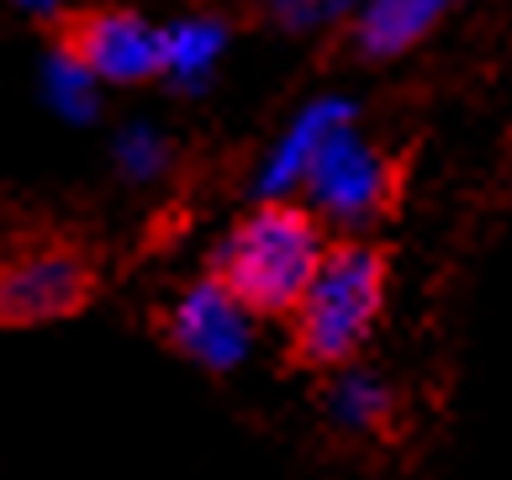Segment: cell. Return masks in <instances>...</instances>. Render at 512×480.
Masks as SVG:
<instances>
[{"mask_svg": "<svg viewBox=\"0 0 512 480\" xmlns=\"http://www.w3.org/2000/svg\"><path fill=\"white\" fill-rule=\"evenodd\" d=\"M391 264V243H370L354 233L328 238L307 296L286 317V354H280L286 375H333L365 354L391 296Z\"/></svg>", "mask_w": 512, "mask_h": 480, "instance_id": "cell-1", "label": "cell"}, {"mask_svg": "<svg viewBox=\"0 0 512 480\" xmlns=\"http://www.w3.org/2000/svg\"><path fill=\"white\" fill-rule=\"evenodd\" d=\"M322 248H328V227L317 211L270 196L233 222V233L206 264V280L249 322H286L307 296Z\"/></svg>", "mask_w": 512, "mask_h": 480, "instance_id": "cell-2", "label": "cell"}, {"mask_svg": "<svg viewBox=\"0 0 512 480\" xmlns=\"http://www.w3.org/2000/svg\"><path fill=\"white\" fill-rule=\"evenodd\" d=\"M101 285L96 248L64 222L0 206V328H37L85 312Z\"/></svg>", "mask_w": 512, "mask_h": 480, "instance_id": "cell-3", "label": "cell"}, {"mask_svg": "<svg viewBox=\"0 0 512 480\" xmlns=\"http://www.w3.org/2000/svg\"><path fill=\"white\" fill-rule=\"evenodd\" d=\"M53 16V53L74 64L90 85H143L169 69V37L154 32L127 6H90V11H48Z\"/></svg>", "mask_w": 512, "mask_h": 480, "instance_id": "cell-4", "label": "cell"}, {"mask_svg": "<svg viewBox=\"0 0 512 480\" xmlns=\"http://www.w3.org/2000/svg\"><path fill=\"white\" fill-rule=\"evenodd\" d=\"M159 333L175 354L206 364V370H233V364L249 354L254 322L243 317L233 301H222V291L212 280H196L191 291H180L159 312Z\"/></svg>", "mask_w": 512, "mask_h": 480, "instance_id": "cell-5", "label": "cell"}, {"mask_svg": "<svg viewBox=\"0 0 512 480\" xmlns=\"http://www.w3.org/2000/svg\"><path fill=\"white\" fill-rule=\"evenodd\" d=\"M454 0H370L338 37V59L354 64H386L396 53L417 48L423 37L444 22Z\"/></svg>", "mask_w": 512, "mask_h": 480, "instance_id": "cell-6", "label": "cell"}, {"mask_svg": "<svg viewBox=\"0 0 512 480\" xmlns=\"http://www.w3.org/2000/svg\"><path fill=\"white\" fill-rule=\"evenodd\" d=\"M22 6H32V11H59V0H22Z\"/></svg>", "mask_w": 512, "mask_h": 480, "instance_id": "cell-7", "label": "cell"}]
</instances>
